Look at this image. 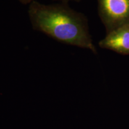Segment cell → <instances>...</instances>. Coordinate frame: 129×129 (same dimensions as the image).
Instances as JSON below:
<instances>
[{
	"label": "cell",
	"mask_w": 129,
	"mask_h": 129,
	"mask_svg": "<svg viewBox=\"0 0 129 129\" xmlns=\"http://www.w3.org/2000/svg\"><path fill=\"white\" fill-rule=\"evenodd\" d=\"M98 12L107 32L129 25V0H98Z\"/></svg>",
	"instance_id": "obj_2"
},
{
	"label": "cell",
	"mask_w": 129,
	"mask_h": 129,
	"mask_svg": "<svg viewBox=\"0 0 129 129\" xmlns=\"http://www.w3.org/2000/svg\"><path fill=\"white\" fill-rule=\"evenodd\" d=\"M28 14L34 30L63 44L97 53L86 17L65 3L44 4L34 1L29 4Z\"/></svg>",
	"instance_id": "obj_1"
},
{
	"label": "cell",
	"mask_w": 129,
	"mask_h": 129,
	"mask_svg": "<svg viewBox=\"0 0 129 129\" xmlns=\"http://www.w3.org/2000/svg\"><path fill=\"white\" fill-rule=\"evenodd\" d=\"M54 1H61L62 3H67L69 1H81V0H54Z\"/></svg>",
	"instance_id": "obj_5"
},
{
	"label": "cell",
	"mask_w": 129,
	"mask_h": 129,
	"mask_svg": "<svg viewBox=\"0 0 129 129\" xmlns=\"http://www.w3.org/2000/svg\"><path fill=\"white\" fill-rule=\"evenodd\" d=\"M18 1L20 3H22V4H30L32 2H33L34 1H35V0H18Z\"/></svg>",
	"instance_id": "obj_4"
},
{
	"label": "cell",
	"mask_w": 129,
	"mask_h": 129,
	"mask_svg": "<svg viewBox=\"0 0 129 129\" xmlns=\"http://www.w3.org/2000/svg\"><path fill=\"white\" fill-rule=\"evenodd\" d=\"M100 47L120 54H129V25H125L107 32L99 42Z\"/></svg>",
	"instance_id": "obj_3"
}]
</instances>
